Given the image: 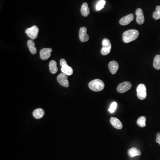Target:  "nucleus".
<instances>
[{"label": "nucleus", "mask_w": 160, "mask_h": 160, "mask_svg": "<svg viewBox=\"0 0 160 160\" xmlns=\"http://www.w3.org/2000/svg\"><path fill=\"white\" fill-rule=\"evenodd\" d=\"M33 115L36 119H40L45 115V111L42 109H37L33 111Z\"/></svg>", "instance_id": "nucleus-15"}, {"label": "nucleus", "mask_w": 160, "mask_h": 160, "mask_svg": "<svg viewBox=\"0 0 160 160\" xmlns=\"http://www.w3.org/2000/svg\"><path fill=\"white\" fill-rule=\"evenodd\" d=\"M141 152L140 150L137 149L135 147H133L129 149L128 151V154L130 157H135L136 156H140L141 155Z\"/></svg>", "instance_id": "nucleus-14"}, {"label": "nucleus", "mask_w": 160, "mask_h": 160, "mask_svg": "<svg viewBox=\"0 0 160 160\" xmlns=\"http://www.w3.org/2000/svg\"><path fill=\"white\" fill-rule=\"evenodd\" d=\"M109 68L111 74H115L118 70L119 65L116 61H111L109 64Z\"/></svg>", "instance_id": "nucleus-13"}, {"label": "nucleus", "mask_w": 160, "mask_h": 160, "mask_svg": "<svg viewBox=\"0 0 160 160\" xmlns=\"http://www.w3.org/2000/svg\"><path fill=\"white\" fill-rule=\"evenodd\" d=\"M87 28L85 27H82L80 29L79 39L81 42H86L89 40V36L87 33Z\"/></svg>", "instance_id": "nucleus-8"}, {"label": "nucleus", "mask_w": 160, "mask_h": 160, "mask_svg": "<svg viewBox=\"0 0 160 160\" xmlns=\"http://www.w3.org/2000/svg\"><path fill=\"white\" fill-rule=\"evenodd\" d=\"M132 84L129 81H125L119 84L117 87V91L120 93H124L131 89Z\"/></svg>", "instance_id": "nucleus-6"}, {"label": "nucleus", "mask_w": 160, "mask_h": 160, "mask_svg": "<svg viewBox=\"0 0 160 160\" xmlns=\"http://www.w3.org/2000/svg\"><path fill=\"white\" fill-rule=\"evenodd\" d=\"M117 102H113L110 105V109H109V111L110 113H113L115 111L116 109H117Z\"/></svg>", "instance_id": "nucleus-24"}, {"label": "nucleus", "mask_w": 160, "mask_h": 160, "mask_svg": "<svg viewBox=\"0 0 160 160\" xmlns=\"http://www.w3.org/2000/svg\"><path fill=\"white\" fill-rule=\"evenodd\" d=\"M146 117L144 116H141L139 117L137 121V125L140 127H146Z\"/></svg>", "instance_id": "nucleus-21"}, {"label": "nucleus", "mask_w": 160, "mask_h": 160, "mask_svg": "<svg viewBox=\"0 0 160 160\" xmlns=\"http://www.w3.org/2000/svg\"><path fill=\"white\" fill-rule=\"evenodd\" d=\"M139 33L136 29H130L124 32L123 34V40L125 43H128L135 40L138 37Z\"/></svg>", "instance_id": "nucleus-1"}, {"label": "nucleus", "mask_w": 160, "mask_h": 160, "mask_svg": "<svg viewBox=\"0 0 160 160\" xmlns=\"http://www.w3.org/2000/svg\"><path fill=\"white\" fill-rule=\"evenodd\" d=\"M67 64L66 61V60L65 59H61V61H60V65H61V66L64 65H67Z\"/></svg>", "instance_id": "nucleus-26"}, {"label": "nucleus", "mask_w": 160, "mask_h": 160, "mask_svg": "<svg viewBox=\"0 0 160 160\" xmlns=\"http://www.w3.org/2000/svg\"><path fill=\"white\" fill-rule=\"evenodd\" d=\"M89 87L90 90L95 92L102 91L105 87V84L101 80L95 79L89 83Z\"/></svg>", "instance_id": "nucleus-2"}, {"label": "nucleus", "mask_w": 160, "mask_h": 160, "mask_svg": "<svg viewBox=\"0 0 160 160\" xmlns=\"http://www.w3.org/2000/svg\"><path fill=\"white\" fill-rule=\"evenodd\" d=\"M156 142L160 145V132L157 133L156 135Z\"/></svg>", "instance_id": "nucleus-25"}, {"label": "nucleus", "mask_w": 160, "mask_h": 160, "mask_svg": "<svg viewBox=\"0 0 160 160\" xmlns=\"http://www.w3.org/2000/svg\"><path fill=\"white\" fill-rule=\"evenodd\" d=\"M110 122L112 126H113L115 128L118 130H121V128H122L123 126L122 123L120 120L116 117H112L110 118Z\"/></svg>", "instance_id": "nucleus-12"}, {"label": "nucleus", "mask_w": 160, "mask_h": 160, "mask_svg": "<svg viewBox=\"0 0 160 160\" xmlns=\"http://www.w3.org/2000/svg\"><path fill=\"white\" fill-rule=\"evenodd\" d=\"M57 80L59 84L65 87H69V83L68 80V75L62 73L58 76Z\"/></svg>", "instance_id": "nucleus-7"}, {"label": "nucleus", "mask_w": 160, "mask_h": 160, "mask_svg": "<svg viewBox=\"0 0 160 160\" xmlns=\"http://www.w3.org/2000/svg\"><path fill=\"white\" fill-rule=\"evenodd\" d=\"M105 0H101L99 2H98L96 6V9L97 11L101 10L104 8V6L105 5Z\"/></svg>", "instance_id": "nucleus-23"}, {"label": "nucleus", "mask_w": 160, "mask_h": 160, "mask_svg": "<svg viewBox=\"0 0 160 160\" xmlns=\"http://www.w3.org/2000/svg\"><path fill=\"white\" fill-rule=\"evenodd\" d=\"M61 70L64 74H66L68 76H70L73 74V69L71 67L69 66L68 64L64 65L62 66Z\"/></svg>", "instance_id": "nucleus-17"}, {"label": "nucleus", "mask_w": 160, "mask_h": 160, "mask_svg": "<svg viewBox=\"0 0 160 160\" xmlns=\"http://www.w3.org/2000/svg\"><path fill=\"white\" fill-rule=\"evenodd\" d=\"M136 15H137L136 21L139 25H142L144 22V17L143 14V11L141 8L137 9L136 11Z\"/></svg>", "instance_id": "nucleus-11"}, {"label": "nucleus", "mask_w": 160, "mask_h": 160, "mask_svg": "<svg viewBox=\"0 0 160 160\" xmlns=\"http://www.w3.org/2000/svg\"><path fill=\"white\" fill-rule=\"evenodd\" d=\"M27 45L31 53L33 54H35L37 53V49L35 47L34 42L33 40H30L28 41Z\"/></svg>", "instance_id": "nucleus-19"}, {"label": "nucleus", "mask_w": 160, "mask_h": 160, "mask_svg": "<svg viewBox=\"0 0 160 160\" xmlns=\"http://www.w3.org/2000/svg\"><path fill=\"white\" fill-rule=\"evenodd\" d=\"M102 48L101 49V53L103 55L109 54L111 52L112 45L111 42L108 39L104 38L102 40Z\"/></svg>", "instance_id": "nucleus-3"}, {"label": "nucleus", "mask_w": 160, "mask_h": 160, "mask_svg": "<svg viewBox=\"0 0 160 160\" xmlns=\"http://www.w3.org/2000/svg\"><path fill=\"white\" fill-rule=\"evenodd\" d=\"M153 17L155 20L160 19V6L156 7V11L153 13Z\"/></svg>", "instance_id": "nucleus-22"}, {"label": "nucleus", "mask_w": 160, "mask_h": 160, "mask_svg": "<svg viewBox=\"0 0 160 160\" xmlns=\"http://www.w3.org/2000/svg\"><path fill=\"white\" fill-rule=\"evenodd\" d=\"M134 18V15L133 14L131 13L121 18L119 21V23L121 25H126L130 24L132 21H133Z\"/></svg>", "instance_id": "nucleus-10"}, {"label": "nucleus", "mask_w": 160, "mask_h": 160, "mask_svg": "<svg viewBox=\"0 0 160 160\" xmlns=\"http://www.w3.org/2000/svg\"><path fill=\"white\" fill-rule=\"evenodd\" d=\"M137 96L139 99L143 100L146 99L147 96V91L146 85L143 84H140L137 88Z\"/></svg>", "instance_id": "nucleus-4"}, {"label": "nucleus", "mask_w": 160, "mask_h": 160, "mask_svg": "<svg viewBox=\"0 0 160 160\" xmlns=\"http://www.w3.org/2000/svg\"><path fill=\"white\" fill-rule=\"evenodd\" d=\"M56 61H51L49 64V71L52 74H55L58 71V68L56 66Z\"/></svg>", "instance_id": "nucleus-18"}, {"label": "nucleus", "mask_w": 160, "mask_h": 160, "mask_svg": "<svg viewBox=\"0 0 160 160\" xmlns=\"http://www.w3.org/2000/svg\"><path fill=\"white\" fill-rule=\"evenodd\" d=\"M52 51L53 50L51 48H44L41 49L40 52V58L43 60H46L49 59L51 56Z\"/></svg>", "instance_id": "nucleus-9"}, {"label": "nucleus", "mask_w": 160, "mask_h": 160, "mask_svg": "<svg viewBox=\"0 0 160 160\" xmlns=\"http://www.w3.org/2000/svg\"><path fill=\"white\" fill-rule=\"evenodd\" d=\"M153 65L154 68L157 70L160 69V55H156L153 60Z\"/></svg>", "instance_id": "nucleus-20"}, {"label": "nucleus", "mask_w": 160, "mask_h": 160, "mask_svg": "<svg viewBox=\"0 0 160 160\" xmlns=\"http://www.w3.org/2000/svg\"><path fill=\"white\" fill-rule=\"evenodd\" d=\"M39 32L38 28L36 25H34L32 27L26 29L25 33L28 37L32 39H36L38 37Z\"/></svg>", "instance_id": "nucleus-5"}, {"label": "nucleus", "mask_w": 160, "mask_h": 160, "mask_svg": "<svg viewBox=\"0 0 160 160\" xmlns=\"http://www.w3.org/2000/svg\"><path fill=\"white\" fill-rule=\"evenodd\" d=\"M81 15L85 17H86L89 15L90 10L87 3L85 2L82 4L81 7Z\"/></svg>", "instance_id": "nucleus-16"}]
</instances>
